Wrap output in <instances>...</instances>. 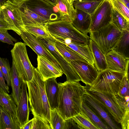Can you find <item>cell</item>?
<instances>
[{
	"label": "cell",
	"mask_w": 129,
	"mask_h": 129,
	"mask_svg": "<svg viewBox=\"0 0 129 129\" xmlns=\"http://www.w3.org/2000/svg\"><path fill=\"white\" fill-rule=\"evenodd\" d=\"M25 30L36 36L44 38L52 37L49 32L47 27L43 25H30L24 26Z\"/></svg>",
	"instance_id": "obj_34"
},
{
	"label": "cell",
	"mask_w": 129,
	"mask_h": 129,
	"mask_svg": "<svg viewBox=\"0 0 129 129\" xmlns=\"http://www.w3.org/2000/svg\"><path fill=\"white\" fill-rule=\"evenodd\" d=\"M11 52L12 61L21 82L30 81L33 76V65L27 55L26 45L17 42Z\"/></svg>",
	"instance_id": "obj_6"
},
{
	"label": "cell",
	"mask_w": 129,
	"mask_h": 129,
	"mask_svg": "<svg viewBox=\"0 0 129 129\" xmlns=\"http://www.w3.org/2000/svg\"><path fill=\"white\" fill-rule=\"evenodd\" d=\"M51 129H65V120L61 116L57 108L50 109Z\"/></svg>",
	"instance_id": "obj_31"
},
{
	"label": "cell",
	"mask_w": 129,
	"mask_h": 129,
	"mask_svg": "<svg viewBox=\"0 0 129 129\" xmlns=\"http://www.w3.org/2000/svg\"><path fill=\"white\" fill-rule=\"evenodd\" d=\"M0 105L3 106L14 117L17 119V106L11 94H9L0 87Z\"/></svg>",
	"instance_id": "obj_27"
},
{
	"label": "cell",
	"mask_w": 129,
	"mask_h": 129,
	"mask_svg": "<svg viewBox=\"0 0 129 129\" xmlns=\"http://www.w3.org/2000/svg\"><path fill=\"white\" fill-rule=\"evenodd\" d=\"M129 29L122 32L119 40L113 49L126 59H129Z\"/></svg>",
	"instance_id": "obj_28"
},
{
	"label": "cell",
	"mask_w": 129,
	"mask_h": 129,
	"mask_svg": "<svg viewBox=\"0 0 129 129\" xmlns=\"http://www.w3.org/2000/svg\"><path fill=\"white\" fill-rule=\"evenodd\" d=\"M55 46L65 60L69 63L74 60H80L88 62L66 44L55 39Z\"/></svg>",
	"instance_id": "obj_24"
},
{
	"label": "cell",
	"mask_w": 129,
	"mask_h": 129,
	"mask_svg": "<svg viewBox=\"0 0 129 129\" xmlns=\"http://www.w3.org/2000/svg\"><path fill=\"white\" fill-rule=\"evenodd\" d=\"M20 36L26 45L30 47L38 55L46 58L54 67L61 71L55 59L47 49L40 42L36 36L25 30L22 31Z\"/></svg>",
	"instance_id": "obj_12"
},
{
	"label": "cell",
	"mask_w": 129,
	"mask_h": 129,
	"mask_svg": "<svg viewBox=\"0 0 129 129\" xmlns=\"http://www.w3.org/2000/svg\"><path fill=\"white\" fill-rule=\"evenodd\" d=\"M86 90L109 112L116 123H120L124 111L114 100L112 94L107 92L92 91L86 88Z\"/></svg>",
	"instance_id": "obj_9"
},
{
	"label": "cell",
	"mask_w": 129,
	"mask_h": 129,
	"mask_svg": "<svg viewBox=\"0 0 129 129\" xmlns=\"http://www.w3.org/2000/svg\"><path fill=\"white\" fill-rule=\"evenodd\" d=\"M0 68L6 80L7 85L11 86V68L8 60L0 57Z\"/></svg>",
	"instance_id": "obj_35"
},
{
	"label": "cell",
	"mask_w": 129,
	"mask_h": 129,
	"mask_svg": "<svg viewBox=\"0 0 129 129\" xmlns=\"http://www.w3.org/2000/svg\"><path fill=\"white\" fill-rule=\"evenodd\" d=\"M33 76L26 82L30 109L34 116H36L50 124V108L46 93L45 81L37 68L32 66Z\"/></svg>",
	"instance_id": "obj_2"
},
{
	"label": "cell",
	"mask_w": 129,
	"mask_h": 129,
	"mask_svg": "<svg viewBox=\"0 0 129 129\" xmlns=\"http://www.w3.org/2000/svg\"><path fill=\"white\" fill-rule=\"evenodd\" d=\"M79 129H99L83 111L72 117Z\"/></svg>",
	"instance_id": "obj_33"
},
{
	"label": "cell",
	"mask_w": 129,
	"mask_h": 129,
	"mask_svg": "<svg viewBox=\"0 0 129 129\" xmlns=\"http://www.w3.org/2000/svg\"><path fill=\"white\" fill-rule=\"evenodd\" d=\"M79 129L72 118L65 120V129Z\"/></svg>",
	"instance_id": "obj_43"
},
{
	"label": "cell",
	"mask_w": 129,
	"mask_h": 129,
	"mask_svg": "<svg viewBox=\"0 0 129 129\" xmlns=\"http://www.w3.org/2000/svg\"><path fill=\"white\" fill-rule=\"evenodd\" d=\"M12 2L18 8L24 26L30 25L46 26L49 22L28 9L21 2Z\"/></svg>",
	"instance_id": "obj_16"
},
{
	"label": "cell",
	"mask_w": 129,
	"mask_h": 129,
	"mask_svg": "<svg viewBox=\"0 0 129 129\" xmlns=\"http://www.w3.org/2000/svg\"><path fill=\"white\" fill-rule=\"evenodd\" d=\"M11 30V29L5 21L3 13L0 8V30Z\"/></svg>",
	"instance_id": "obj_42"
},
{
	"label": "cell",
	"mask_w": 129,
	"mask_h": 129,
	"mask_svg": "<svg viewBox=\"0 0 129 129\" xmlns=\"http://www.w3.org/2000/svg\"><path fill=\"white\" fill-rule=\"evenodd\" d=\"M129 111L127 110L124 111V113L120 122L122 129H129Z\"/></svg>",
	"instance_id": "obj_41"
},
{
	"label": "cell",
	"mask_w": 129,
	"mask_h": 129,
	"mask_svg": "<svg viewBox=\"0 0 129 129\" xmlns=\"http://www.w3.org/2000/svg\"><path fill=\"white\" fill-rule=\"evenodd\" d=\"M55 6L58 10L60 20L72 23L76 11L73 5L67 0H57Z\"/></svg>",
	"instance_id": "obj_23"
},
{
	"label": "cell",
	"mask_w": 129,
	"mask_h": 129,
	"mask_svg": "<svg viewBox=\"0 0 129 129\" xmlns=\"http://www.w3.org/2000/svg\"><path fill=\"white\" fill-rule=\"evenodd\" d=\"M82 111L89 118L92 123L99 129H110L108 126L95 112L93 111L83 100L82 104Z\"/></svg>",
	"instance_id": "obj_30"
},
{
	"label": "cell",
	"mask_w": 129,
	"mask_h": 129,
	"mask_svg": "<svg viewBox=\"0 0 129 129\" xmlns=\"http://www.w3.org/2000/svg\"><path fill=\"white\" fill-rule=\"evenodd\" d=\"M112 8L110 0H103L91 16L89 32L96 31L111 22Z\"/></svg>",
	"instance_id": "obj_11"
},
{
	"label": "cell",
	"mask_w": 129,
	"mask_h": 129,
	"mask_svg": "<svg viewBox=\"0 0 129 129\" xmlns=\"http://www.w3.org/2000/svg\"><path fill=\"white\" fill-rule=\"evenodd\" d=\"M108 68L115 71H128L129 59H126L113 50L105 54Z\"/></svg>",
	"instance_id": "obj_17"
},
{
	"label": "cell",
	"mask_w": 129,
	"mask_h": 129,
	"mask_svg": "<svg viewBox=\"0 0 129 129\" xmlns=\"http://www.w3.org/2000/svg\"><path fill=\"white\" fill-rule=\"evenodd\" d=\"M21 83L14 62L12 61L11 76V86L12 89L11 94L17 106L20 97Z\"/></svg>",
	"instance_id": "obj_26"
},
{
	"label": "cell",
	"mask_w": 129,
	"mask_h": 129,
	"mask_svg": "<svg viewBox=\"0 0 129 129\" xmlns=\"http://www.w3.org/2000/svg\"><path fill=\"white\" fill-rule=\"evenodd\" d=\"M89 33L90 39L96 44L105 55L114 49L122 32L111 22L96 31Z\"/></svg>",
	"instance_id": "obj_5"
},
{
	"label": "cell",
	"mask_w": 129,
	"mask_h": 129,
	"mask_svg": "<svg viewBox=\"0 0 129 129\" xmlns=\"http://www.w3.org/2000/svg\"><path fill=\"white\" fill-rule=\"evenodd\" d=\"M7 0H0V5H2Z\"/></svg>",
	"instance_id": "obj_49"
},
{
	"label": "cell",
	"mask_w": 129,
	"mask_h": 129,
	"mask_svg": "<svg viewBox=\"0 0 129 129\" xmlns=\"http://www.w3.org/2000/svg\"><path fill=\"white\" fill-rule=\"evenodd\" d=\"M71 5H73L74 2L76 0H67Z\"/></svg>",
	"instance_id": "obj_48"
},
{
	"label": "cell",
	"mask_w": 129,
	"mask_h": 129,
	"mask_svg": "<svg viewBox=\"0 0 129 129\" xmlns=\"http://www.w3.org/2000/svg\"><path fill=\"white\" fill-rule=\"evenodd\" d=\"M33 118L29 120L24 125L20 128V129H31Z\"/></svg>",
	"instance_id": "obj_45"
},
{
	"label": "cell",
	"mask_w": 129,
	"mask_h": 129,
	"mask_svg": "<svg viewBox=\"0 0 129 129\" xmlns=\"http://www.w3.org/2000/svg\"><path fill=\"white\" fill-rule=\"evenodd\" d=\"M31 129H51L49 124L40 117L34 116Z\"/></svg>",
	"instance_id": "obj_38"
},
{
	"label": "cell",
	"mask_w": 129,
	"mask_h": 129,
	"mask_svg": "<svg viewBox=\"0 0 129 129\" xmlns=\"http://www.w3.org/2000/svg\"><path fill=\"white\" fill-rule=\"evenodd\" d=\"M17 119L0 105V129H20Z\"/></svg>",
	"instance_id": "obj_25"
},
{
	"label": "cell",
	"mask_w": 129,
	"mask_h": 129,
	"mask_svg": "<svg viewBox=\"0 0 129 129\" xmlns=\"http://www.w3.org/2000/svg\"></svg>",
	"instance_id": "obj_51"
},
{
	"label": "cell",
	"mask_w": 129,
	"mask_h": 129,
	"mask_svg": "<svg viewBox=\"0 0 129 129\" xmlns=\"http://www.w3.org/2000/svg\"><path fill=\"white\" fill-rule=\"evenodd\" d=\"M88 45L93 57L94 66L99 73L108 69L105 55L97 45L90 39Z\"/></svg>",
	"instance_id": "obj_21"
},
{
	"label": "cell",
	"mask_w": 129,
	"mask_h": 129,
	"mask_svg": "<svg viewBox=\"0 0 129 129\" xmlns=\"http://www.w3.org/2000/svg\"><path fill=\"white\" fill-rule=\"evenodd\" d=\"M13 2H17L23 1L25 0H10Z\"/></svg>",
	"instance_id": "obj_50"
},
{
	"label": "cell",
	"mask_w": 129,
	"mask_h": 129,
	"mask_svg": "<svg viewBox=\"0 0 129 129\" xmlns=\"http://www.w3.org/2000/svg\"><path fill=\"white\" fill-rule=\"evenodd\" d=\"M20 2L29 10L49 22L60 20L56 6L44 0H25Z\"/></svg>",
	"instance_id": "obj_8"
},
{
	"label": "cell",
	"mask_w": 129,
	"mask_h": 129,
	"mask_svg": "<svg viewBox=\"0 0 129 129\" xmlns=\"http://www.w3.org/2000/svg\"><path fill=\"white\" fill-rule=\"evenodd\" d=\"M0 41L2 42L6 43L9 45L14 46L17 40L10 35L8 33V30H0Z\"/></svg>",
	"instance_id": "obj_40"
},
{
	"label": "cell",
	"mask_w": 129,
	"mask_h": 129,
	"mask_svg": "<svg viewBox=\"0 0 129 129\" xmlns=\"http://www.w3.org/2000/svg\"><path fill=\"white\" fill-rule=\"evenodd\" d=\"M5 79L0 68V87L8 93L10 92L9 86L5 82Z\"/></svg>",
	"instance_id": "obj_44"
},
{
	"label": "cell",
	"mask_w": 129,
	"mask_h": 129,
	"mask_svg": "<svg viewBox=\"0 0 129 129\" xmlns=\"http://www.w3.org/2000/svg\"><path fill=\"white\" fill-rule=\"evenodd\" d=\"M75 10V16L71 23L73 26L80 32L87 35L89 31L91 16L81 10Z\"/></svg>",
	"instance_id": "obj_20"
},
{
	"label": "cell",
	"mask_w": 129,
	"mask_h": 129,
	"mask_svg": "<svg viewBox=\"0 0 129 129\" xmlns=\"http://www.w3.org/2000/svg\"><path fill=\"white\" fill-rule=\"evenodd\" d=\"M46 27L49 34L56 39H68L80 45L88 44L89 37L79 31L71 22L61 20L54 21L48 22Z\"/></svg>",
	"instance_id": "obj_3"
},
{
	"label": "cell",
	"mask_w": 129,
	"mask_h": 129,
	"mask_svg": "<svg viewBox=\"0 0 129 129\" xmlns=\"http://www.w3.org/2000/svg\"><path fill=\"white\" fill-rule=\"evenodd\" d=\"M113 98L120 107L124 111L129 110V96L125 97L120 96L117 94H112Z\"/></svg>",
	"instance_id": "obj_39"
},
{
	"label": "cell",
	"mask_w": 129,
	"mask_h": 129,
	"mask_svg": "<svg viewBox=\"0 0 129 129\" xmlns=\"http://www.w3.org/2000/svg\"><path fill=\"white\" fill-rule=\"evenodd\" d=\"M27 87L26 82L23 81L21 83L20 97L17 106L16 114L20 128L29 120V110Z\"/></svg>",
	"instance_id": "obj_15"
},
{
	"label": "cell",
	"mask_w": 129,
	"mask_h": 129,
	"mask_svg": "<svg viewBox=\"0 0 129 129\" xmlns=\"http://www.w3.org/2000/svg\"><path fill=\"white\" fill-rule=\"evenodd\" d=\"M57 40L66 44L86 60L89 63L94 66L93 57L88 44L80 45L68 39H59Z\"/></svg>",
	"instance_id": "obj_22"
},
{
	"label": "cell",
	"mask_w": 129,
	"mask_h": 129,
	"mask_svg": "<svg viewBox=\"0 0 129 129\" xmlns=\"http://www.w3.org/2000/svg\"><path fill=\"white\" fill-rule=\"evenodd\" d=\"M126 72L108 68L102 71L99 73L96 79L88 89L92 91L107 92L116 95L118 94L121 82Z\"/></svg>",
	"instance_id": "obj_4"
},
{
	"label": "cell",
	"mask_w": 129,
	"mask_h": 129,
	"mask_svg": "<svg viewBox=\"0 0 129 129\" xmlns=\"http://www.w3.org/2000/svg\"><path fill=\"white\" fill-rule=\"evenodd\" d=\"M70 63L75 70L81 81L86 85L91 86L99 73L95 66L88 62L80 60L72 61Z\"/></svg>",
	"instance_id": "obj_14"
},
{
	"label": "cell",
	"mask_w": 129,
	"mask_h": 129,
	"mask_svg": "<svg viewBox=\"0 0 129 129\" xmlns=\"http://www.w3.org/2000/svg\"><path fill=\"white\" fill-rule=\"evenodd\" d=\"M0 8L5 21L11 30L20 36L25 28L17 7L10 0H7L0 5Z\"/></svg>",
	"instance_id": "obj_10"
},
{
	"label": "cell",
	"mask_w": 129,
	"mask_h": 129,
	"mask_svg": "<svg viewBox=\"0 0 129 129\" xmlns=\"http://www.w3.org/2000/svg\"><path fill=\"white\" fill-rule=\"evenodd\" d=\"M128 8H129V0H120Z\"/></svg>",
	"instance_id": "obj_47"
},
{
	"label": "cell",
	"mask_w": 129,
	"mask_h": 129,
	"mask_svg": "<svg viewBox=\"0 0 129 129\" xmlns=\"http://www.w3.org/2000/svg\"><path fill=\"white\" fill-rule=\"evenodd\" d=\"M117 94L122 97L129 96V85L128 71L125 73L120 84Z\"/></svg>",
	"instance_id": "obj_37"
},
{
	"label": "cell",
	"mask_w": 129,
	"mask_h": 129,
	"mask_svg": "<svg viewBox=\"0 0 129 129\" xmlns=\"http://www.w3.org/2000/svg\"><path fill=\"white\" fill-rule=\"evenodd\" d=\"M53 6H55L57 0H44Z\"/></svg>",
	"instance_id": "obj_46"
},
{
	"label": "cell",
	"mask_w": 129,
	"mask_h": 129,
	"mask_svg": "<svg viewBox=\"0 0 129 129\" xmlns=\"http://www.w3.org/2000/svg\"><path fill=\"white\" fill-rule=\"evenodd\" d=\"M83 100L87 105L95 112L111 129H119L109 112L86 90Z\"/></svg>",
	"instance_id": "obj_13"
},
{
	"label": "cell",
	"mask_w": 129,
	"mask_h": 129,
	"mask_svg": "<svg viewBox=\"0 0 129 129\" xmlns=\"http://www.w3.org/2000/svg\"><path fill=\"white\" fill-rule=\"evenodd\" d=\"M56 78H49L45 81V91L50 109L58 107V83Z\"/></svg>",
	"instance_id": "obj_19"
},
{
	"label": "cell",
	"mask_w": 129,
	"mask_h": 129,
	"mask_svg": "<svg viewBox=\"0 0 129 129\" xmlns=\"http://www.w3.org/2000/svg\"><path fill=\"white\" fill-rule=\"evenodd\" d=\"M112 7L129 22V9L120 0H110Z\"/></svg>",
	"instance_id": "obj_36"
},
{
	"label": "cell",
	"mask_w": 129,
	"mask_h": 129,
	"mask_svg": "<svg viewBox=\"0 0 129 129\" xmlns=\"http://www.w3.org/2000/svg\"><path fill=\"white\" fill-rule=\"evenodd\" d=\"M39 41L49 51L59 64L62 73L66 76V81L78 82L81 79L75 70L67 61L55 46V39L52 37L44 38L37 37Z\"/></svg>",
	"instance_id": "obj_7"
},
{
	"label": "cell",
	"mask_w": 129,
	"mask_h": 129,
	"mask_svg": "<svg viewBox=\"0 0 129 129\" xmlns=\"http://www.w3.org/2000/svg\"><path fill=\"white\" fill-rule=\"evenodd\" d=\"M86 88L79 81L58 83L57 109L64 120L81 113L83 96Z\"/></svg>",
	"instance_id": "obj_1"
},
{
	"label": "cell",
	"mask_w": 129,
	"mask_h": 129,
	"mask_svg": "<svg viewBox=\"0 0 129 129\" xmlns=\"http://www.w3.org/2000/svg\"><path fill=\"white\" fill-rule=\"evenodd\" d=\"M111 22L121 32L129 29V22L113 7Z\"/></svg>",
	"instance_id": "obj_32"
},
{
	"label": "cell",
	"mask_w": 129,
	"mask_h": 129,
	"mask_svg": "<svg viewBox=\"0 0 129 129\" xmlns=\"http://www.w3.org/2000/svg\"><path fill=\"white\" fill-rule=\"evenodd\" d=\"M103 0H76L73 5L75 9L92 15Z\"/></svg>",
	"instance_id": "obj_29"
},
{
	"label": "cell",
	"mask_w": 129,
	"mask_h": 129,
	"mask_svg": "<svg viewBox=\"0 0 129 129\" xmlns=\"http://www.w3.org/2000/svg\"><path fill=\"white\" fill-rule=\"evenodd\" d=\"M37 68L44 81L52 78L61 76L63 73L54 67L46 58L38 55Z\"/></svg>",
	"instance_id": "obj_18"
}]
</instances>
